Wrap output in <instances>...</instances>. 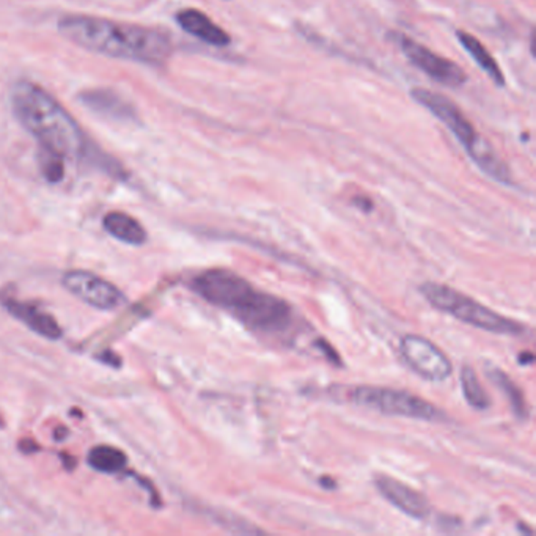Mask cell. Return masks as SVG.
<instances>
[{
    "label": "cell",
    "mask_w": 536,
    "mask_h": 536,
    "mask_svg": "<svg viewBox=\"0 0 536 536\" xmlns=\"http://www.w3.org/2000/svg\"><path fill=\"white\" fill-rule=\"evenodd\" d=\"M10 102L13 115L42 151L63 161H83L115 180L128 177L123 165L92 141L70 111L42 85L21 79L12 87Z\"/></svg>",
    "instance_id": "obj_1"
},
{
    "label": "cell",
    "mask_w": 536,
    "mask_h": 536,
    "mask_svg": "<svg viewBox=\"0 0 536 536\" xmlns=\"http://www.w3.org/2000/svg\"><path fill=\"white\" fill-rule=\"evenodd\" d=\"M60 35L89 53L111 59L162 66L173 54V43L164 30L92 15H65L57 23Z\"/></svg>",
    "instance_id": "obj_2"
},
{
    "label": "cell",
    "mask_w": 536,
    "mask_h": 536,
    "mask_svg": "<svg viewBox=\"0 0 536 536\" xmlns=\"http://www.w3.org/2000/svg\"><path fill=\"white\" fill-rule=\"evenodd\" d=\"M201 299L230 312L242 325L263 336H278L293 325V308L278 296L255 288L246 278L227 269L201 272L190 283Z\"/></svg>",
    "instance_id": "obj_3"
},
{
    "label": "cell",
    "mask_w": 536,
    "mask_h": 536,
    "mask_svg": "<svg viewBox=\"0 0 536 536\" xmlns=\"http://www.w3.org/2000/svg\"><path fill=\"white\" fill-rule=\"evenodd\" d=\"M413 98L447 126V130L466 148L467 154L484 175L505 186L513 184L507 164L502 161L490 141L478 134L473 124L461 112L453 101L448 100L443 94L424 89L414 90Z\"/></svg>",
    "instance_id": "obj_4"
},
{
    "label": "cell",
    "mask_w": 536,
    "mask_h": 536,
    "mask_svg": "<svg viewBox=\"0 0 536 536\" xmlns=\"http://www.w3.org/2000/svg\"><path fill=\"white\" fill-rule=\"evenodd\" d=\"M420 293L439 312L447 313L464 325L473 326L497 336H521L525 332V326L518 321L495 313L490 307L483 306L443 283H424L420 287Z\"/></svg>",
    "instance_id": "obj_5"
},
{
    "label": "cell",
    "mask_w": 536,
    "mask_h": 536,
    "mask_svg": "<svg viewBox=\"0 0 536 536\" xmlns=\"http://www.w3.org/2000/svg\"><path fill=\"white\" fill-rule=\"evenodd\" d=\"M349 401L394 417H406L424 422H436L443 417L441 409L431 404L430 401L422 400L420 396L414 395L406 390L360 385L351 390Z\"/></svg>",
    "instance_id": "obj_6"
},
{
    "label": "cell",
    "mask_w": 536,
    "mask_h": 536,
    "mask_svg": "<svg viewBox=\"0 0 536 536\" xmlns=\"http://www.w3.org/2000/svg\"><path fill=\"white\" fill-rule=\"evenodd\" d=\"M400 353L414 373L430 383H443L452 376L453 365L447 354L424 336L407 334L400 340Z\"/></svg>",
    "instance_id": "obj_7"
},
{
    "label": "cell",
    "mask_w": 536,
    "mask_h": 536,
    "mask_svg": "<svg viewBox=\"0 0 536 536\" xmlns=\"http://www.w3.org/2000/svg\"><path fill=\"white\" fill-rule=\"evenodd\" d=\"M395 38L404 57L414 63V66L424 71V74H428L433 81H436L445 87H452V89H456V87L466 83V73L452 60L445 59L443 55H437L428 47H424V44H420L409 36L395 35Z\"/></svg>",
    "instance_id": "obj_8"
},
{
    "label": "cell",
    "mask_w": 536,
    "mask_h": 536,
    "mask_svg": "<svg viewBox=\"0 0 536 536\" xmlns=\"http://www.w3.org/2000/svg\"><path fill=\"white\" fill-rule=\"evenodd\" d=\"M62 282L71 295L100 310L111 312L126 302L123 293L113 283L107 282L106 278H100L93 272H66Z\"/></svg>",
    "instance_id": "obj_9"
},
{
    "label": "cell",
    "mask_w": 536,
    "mask_h": 536,
    "mask_svg": "<svg viewBox=\"0 0 536 536\" xmlns=\"http://www.w3.org/2000/svg\"><path fill=\"white\" fill-rule=\"evenodd\" d=\"M87 111L117 123H139L136 107L112 89H85L77 94Z\"/></svg>",
    "instance_id": "obj_10"
},
{
    "label": "cell",
    "mask_w": 536,
    "mask_h": 536,
    "mask_svg": "<svg viewBox=\"0 0 536 536\" xmlns=\"http://www.w3.org/2000/svg\"><path fill=\"white\" fill-rule=\"evenodd\" d=\"M375 486L379 491V494L383 495L390 505L398 508L401 513L406 514L409 518L424 521L433 514L430 502L426 501L420 492L396 478L389 477V475H376Z\"/></svg>",
    "instance_id": "obj_11"
},
{
    "label": "cell",
    "mask_w": 536,
    "mask_h": 536,
    "mask_svg": "<svg viewBox=\"0 0 536 536\" xmlns=\"http://www.w3.org/2000/svg\"><path fill=\"white\" fill-rule=\"evenodd\" d=\"M0 302L5 307L6 312L19 319L38 336H44L47 340H59L63 334L53 315L44 312L40 307L34 306L30 302L19 301L13 296H4Z\"/></svg>",
    "instance_id": "obj_12"
},
{
    "label": "cell",
    "mask_w": 536,
    "mask_h": 536,
    "mask_svg": "<svg viewBox=\"0 0 536 536\" xmlns=\"http://www.w3.org/2000/svg\"><path fill=\"white\" fill-rule=\"evenodd\" d=\"M177 23L181 29L200 42L207 43L210 46H229L231 38L222 27H219L210 16L195 8H184L177 13Z\"/></svg>",
    "instance_id": "obj_13"
},
{
    "label": "cell",
    "mask_w": 536,
    "mask_h": 536,
    "mask_svg": "<svg viewBox=\"0 0 536 536\" xmlns=\"http://www.w3.org/2000/svg\"><path fill=\"white\" fill-rule=\"evenodd\" d=\"M102 227L109 235L130 246H141L147 242V230L143 225L123 211L107 212L102 219Z\"/></svg>",
    "instance_id": "obj_14"
},
{
    "label": "cell",
    "mask_w": 536,
    "mask_h": 536,
    "mask_svg": "<svg viewBox=\"0 0 536 536\" xmlns=\"http://www.w3.org/2000/svg\"><path fill=\"white\" fill-rule=\"evenodd\" d=\"M456 36H458V40L469 53L472 59L475 60L477 65L491 77V81L495 85L503 87L505 85V76L502 73L501 66L495 62L494 57L491 55L490 51L480 43V40L471 35V34H467V32H456Z\"/></svg>",
    "instance_id": "obj_15"
},
{
    "label": "cell",
    "mask_w": 536,
    "mask_h": 536,
    "mask_svg": "<svg viewBox=\"0 0 536 536\" xmlns=\"http://www.w3.org/2000/svg\"><path fill=\"white\" fill-rule=\"evenodd\" d=\"M486 373H488L491 381L503 392V395L507 396L508 403H510L514 415L519 420H524V422L529 419L531 411H529V406H527L524 394H522V390L519 389L513 379L508 376L507 373L503 372V370L494 365H488Z\"/></svg>",
    "instance_id": "obj_16"
},
{
    "label": "cell",
    "mask_w": 536,
    "mask_h": 536,
    "mask_svg": "<svg viewBox=\"0 0 536 536\" xmlns=\"http://www.w3.org/2000/svg\"><path fill=\"white\" fill-rule=\"evenodd\" d=\"M89 464L94 471L102 473H118L124 471L128 464V456L120 448L98 445L89 453Z\"/></svg>",
    "instance_id": "obj_17"
},
{
    "label": "cell",
    "mask_w": 536,
    "mask_h": 536,
    "mask_svg": "<svg viewBox=\"0 0 536 536\" xmlns=\"http://www.w3.org/2000/svg\"><path fill=\"white\" fill-rule=\"evenodd\" d=\"M460 381L463 395L466 398L469 406L477 409V411H486L491 406L490 396L484 392L483 385L480 383L477 373L472 366H463Z\"/></svg>",
    "instance_id": "obj_18"
},
{
    "label": "cell",
    "mask_w": 536,
    "mask_h": 536,
    "mask_svg": "<svg viewBox=\"0 0 536 536\" xmlns=\"http://www.w3.org/2000/svg\"><path fill=\"white\" fill-rule=\"evenodd\" d=\"M40 165L43 177L46 178L49 183H59L65 177V161L59 156L40 150Z\"/></svg>",
    "instance_id": "obj_19"
}]
</instances>
